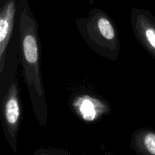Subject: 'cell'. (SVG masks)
Returning <instances> with one entry per match:
<instances>
[{
  "mask_svg": "<svg viewBox=\"0 0 155 155\" xmlns=\"http://www.w3.org/2000/svg\"><path fill=\"white\" fill-rule=\"evenodd\" d=\"M74 21L81 37L94 52L110 61L117 60L121 48L119 33L104 11L92 9L87 17Z\"/></svg>",
  "mask_w": 155,
  "mask_h": 155,
  "instance_id": "2",
  "label": "cell"
},
{
  "mask_svg": "<svg viewBox=\"0 0 155 155\" xmlns=\"http://www.w3.org/2000/svg\"><path fill=\"white\" fill-rule=\"evenodd\" d=\"M19 80L14 78L2 98V124L5 136L15 154L18 153V133L21 122Z\"/></svg>",
  "mask_w": 155,
  "mask_h": 155,
  "instance_id": "3",
  "label": "cell"
},
{
  "mask_svg": "<svg viewBox=\"0 0 155 155\" xmlns=\"http://www.w3.org/2000/svg\"><path fill=\"white\" fill-rule=\"evenodd\" d=\"M130 23L138 42L155 60V17L149 11L133 8Z\"/></svg>",
  "mask_w": 155,
  "mask_h": 155,
  "instance_id": "5",
  "label": "cell"
},
{
  "mask_svg": "<svg viewBox=\"0 0 155 155\" xmlns=\"http://www.w3.org/2000/svg\"><path fill=\"white\" fill-rule=\"evenodd\" d=\"M130 147L137 155H155V130L138 129L131 136Z\"/></svg>",
  "mask_w": 155,
  "mask_h": 155,
  "instance_id": "7",
  "label": "cell"
},
{
  "mask_svg": "<svg viewBox=\"0 0 155 155\" xmlns=\"http://www.w3.org/2000/svg\"><path fill=\"white\" fill-rule=\"evenodd\" d=\"M19 0H0V77L7 62L8 47L18 16Z\"/></svg>",
  "mask_w": 155,
  "mask_h": 155,
  "instance_id": "4",
  "label": "cell"
},
{
  "mask_svg": "<svg viewBox=\"0 0 155 155\" xmlns=\"http://www.w3.org/2000/svg\"><path fill=\"white\" fill-rule=\"evenodd\" d=\"M72 107L78 116L86 122L98 120L104 114H108L110 110V106L107 101L89 95L76 97L72 102Z\"/></svg>",
  "mask_w": 155,
  "mask_h": 155,
  "instance_id": "6",
  "label": "cell"
},
{
  "mask_svg": "<svg viewBox=\"0 0 155 155\" xmlns=\"http://www.w3.org/2000/svg\"><path fill=\"white\" fill-rule=\"evenodd\" d=\"M33 155H71V152L63 148H39L34 151Z\"/></svg>",
  "mask_w": 155,
  "mask_h": 155,
  "instance_id": "8",
  "label": "cell"
},
{
  "mask_svg": "<svg viewBox=\"0 0 155 155\" xmlns=\"http://www.w3.org/2000/svg\"><path fill=\"white\" fill-rule=\"evenodd\" d=\"M18 23L24 83L28 90L35 118L39 126L45 127L48 122V108L41 74L38 21L29 5L28 0H19Z\"/></svg>",
  "mask_w": 155,
  "mask_h": 155,
  "instance_id": "1",
  "label": "cell"
}]
</instances>
